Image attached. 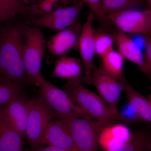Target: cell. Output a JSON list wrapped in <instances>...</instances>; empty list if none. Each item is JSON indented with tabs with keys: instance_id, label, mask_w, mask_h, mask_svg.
<instances>
[{
	"instance_id": "12",
	"label": "cell",
	"mask_w": 151,
	"mask_h": 151,
	"mask_svg": "<svg viewBox=\"0 0 151 151\" xmlns=\"http://www.w3.org/2000/svg\"><path fill=\"white\" fill-rule=\"evenodd\" d=\"M82 27L81 23L78 21L71 26L58 32L47 43L49 51L55 56H61L72 49L78 50Z\"/></svg>"
},
{
	"instance_id": "14",
	"label": "cell",
	"mask_w": 151,
	"mask_h": 151,
	"mask_svg": "<svg viewBox=\"0 0 151 151\" xmlns=\"http://www.w3.org/2000/svg\"><path fill=\"white\" fill-rule=\"evenodd\" d=\"M115 34V43L118 51L124 58L137 65L140 70L150 78V72L145 56L134 40L119 30Z\"/></svg>"
},
{
	"instance_id": "22",
	"label": "cell",
	"mask_w": 151,
	"mask_h": 151,
	"mask_svg": "<svg viewBox=\"0 0 151 151\" xmlns=\"http://www.w3.org/2000/svg\"><path fill=\"white\" fill-rule=\"evenodd\" d=\"M150 141L148 135L145 133L138 132L132 134L127 142L108 151H143L146 150Z\"/></svg>"
},
{
	"instance_id": "24",
	"label": "cell",
	"mask_w": 151,
	"mask_h": 151,
	"mask_svg": "<svg viewBox=\"0 0 151 151\" xmlns=\"http://www.w3.org/2000/svg\"><path fill=\"white\" fill-rule=\"evenodd\" d=\"M22 86L0 81V106L22 96Z\"/></svg>"
},
{
	"instance_id": "3",
	"label": "cell",
	"mask_w": 151,
	"mask_h": 151,
	"mask_svg": "<svg viewBox=\"0 0 151 151\" xmlns=\"http://www.w3.org/2000/svg\"><path fill=\"white\" fill-rule=\"evenodd\" d=\"M24 41L23 58L28 82L37 86L42 75V58L45 47V37L40 28L23 26Z\"/></svg>"
},
{
	"instance_id": "18",
	"label": "cell",
	"mask_w": 151,
	"mask_h": 151,
	"mask_svg": "<svg viewBox=\"0 0 151 151\" xmlns=\"http://www.w3.org/2000/svg\"><path fill=\"white\" fill-rule=\"evenodd\" d=\"M22 137L14 130L0 123V151H23Z\"/></svg>"
},
{
	"instance_id": "4",
	"label": "cell",
	"mask_w": 151,
	"mask_h": 151,
	"mask_svg": "<svg viewBox=\"0 0 151 151\" xmlns=\"http://www.w3.org/2000/svg\"><path fill=\"white\" fill-rule=\"evenodd\" d=\"M37 86L39 87L40 97L60 119L91 117L80 106L76 105L75 102L67 92L54 86L43 77L40 79Z\"/></svg>"
},
{
	"instance_id": "17",
	"label": "cell",
	"mask_w": 151,
	"mask_h": 151,
	"mask_svg": "<svg viewBox=\"0 0 151 151\" xmlns=\"http://www.w3.org/2000/svg\"><path fill=\"white\" fill-rule=\"evenodd\" d=\"M84 73L81 60L65 54L56 60L51 77L69 80L80 78Z\"/></svg>"
},
{
	"instance_id": "30",
	"label": "cell",
	"mask_w": 151,
	"mask_h": 151,
	"mask_svg": "<svg viewBox=\"0 0 151 151\" xmlns=\"http://www.w3.org/2000/svg\"><path fill=\"white\" fill-rule=\"evenodd\" d=\"M25 151H71L66 149L53 147V146H47L43 148H39L35 150H27Z\"/></svg>"
},
{
	"instance_id": "13",
	"label": "cell",
	"mask_w": 151,
	"mask_h": 151,
	"mask_svg": "<svg viewBox=\"0 0 151 151\" xmlns=\"http://www.w3.org/2000/svg\"><path fill=\"white\" fill-rule=\"evenodd\" d=\"M42 145L58 147L71 151H78L66 119H58L51 122L44 135Z\"/></svg>"
},
{
	"instance_id": "19",
	"label": "cell",
	"mask_w": 151,
	"mask_h": 151,
	"mask_svg": "<svg viewBox=\"0 0 151 151\" xmlns=\"http://www.w3.org/2000/svg\"><path fill=\"white\" fill-rule=\"evenodd\" d=\"M0 9L14 14L20 15L35 19L43 13L37 6H29L25 4L22 0H0Z\"/></svg>"
},
{
	"instance_id": "34",
	"label": "cell",
	"mask_w": 151,
	"mask_h": 151,
	"mask_svg": "<svg viewBox=\"0 0 151 151\" xmlns=\"http://www.w3.org/2000/svg\"><path fill=\"white\" fill-rule=\"evenodd\" d=\"M148 1L149 6H150V9H149L151 11V0H148Z\"/></svg>"
},
{
	"instance_id": "37",
	"label": "cell",
	"mask_w": 151,
	"mask_h": 151,
	"mask_svg": "<svg viewBox=\"0 0 151 151\" xmlns=\"http://www.w3.org/2000/svg\"><path fill=\"white\" fill-rule=\"evenodd\" d=\"M145 150H144V151H145Z\"/></svg>"
},
{
	"instance_id": "7",
	"label": "cell",
	"mask_w": 151,
	"mask_h": 151,
	"mask_svg": "<svg viewBox=\"0 0 151 151\" xmlns=\"http://www.w3.org/2000/svg\"><path fill=\"white\" fill-rule=\"evenodd\" d=\"M78 151H97L99 135L105 125L92 117L66 119Z\"/></svg>"
},
{
	"instance_id": "9",
	"label": "cell",
	"mask_w": 151,
	"mask_h": 151,
	"mask_svg": "<svg viewBox=\"0 0 151 151\" xmlns=\"http://www.w3.org/2000/svg\"><path fill=\"white\" fill-rule=\"evenodd\" d=\"M111 24L125 33L148 35L151 11L127 10L107 15Z\"/></svg>"
},
{
	"instance_id": "11",
	"label": "cell",
	"mask_w": 151,
	"mask_h": 151,
	"mask_svg": "<svg viewBox=\"0 0 151 151\" xmlns=\"http://www.w3.org/2000/svg\"><path fill=\"white\" fill-rule=\"evenodd\" d=\"M95 19L92 13L89 14L86 22L82 26L78 40V50L86 75L92 73L97 68L93 61L94 55L96 54L94 43L95 30L93 27V23Z\"/></svg>"
},
{
	"instance_id": "15",
	"label": "cell",
	"mask_w": 151,
	"mask_h": 151,
	"mask_svg": "<svg viewBox=\"0 0 151 151\" xmlns=\"http://www.w3.org/2000/svg\"><path fill=\"white\" fill-rule=\"evenodd\" d=\"M132 135L129 129L124 124H109L105 126L100 132L98 143L108 151L127 142Z\"/></svg>"
},
{
	"instance_id": "6",
	"label": "cell",
	"mask_w": 151,
	"mask_h": 151,
	"mask_svg": "<svg viewBox=\"0 0 151 151\" xmlns=\"http://www.w3.org/2000/svg\"><path fill=\"white\" fill-rule=\"evenodd\" d=\"M29 113L26 136L30 144L31 150L40 148L45 133L53 121V110L43 99L34 97L29 100Z\"/></svg>"
},
{
	"instance_id": "8",
	"label": "cell",
	"mask_w": 151,
	"mask_h": 151,
	"mask_svg": "<svg viewBox=\"0 0 151 151\" xmlns=\"http://www.w3.org/2000/svg\"><path fill=\"white\" fill-rule=\"evenodd\" d=\"M84 4L80 1L73 6L54 10L48 13L43 14L35 19L30 20L28 23L37 27L60 31L78 21Z\"/></svg>"
},
{
	"instance_id": "10",
	"label": "cell",
	"mask_w": 151,
	"mask_h": 151,
	"mask_svg": "<svg viewBox=\"0 0 151 151\" xmlns=\"http://www.w3.org/2000/svg\"><path fill=\"white\" fill-rule=\"evenodd\" d=\"M29 106V100L20 96L0 106V123L14 130L22 137L26 136Z\"/></svg>"
},
{
	"instance_id": "36",
	"label": "cell",
	"mask_w": 151,
	"mask_h": 151,
	"mask_svg": "<svg viewBox=\"0 0 151 151\" xmlns=\"http://www.w3.org/2000/svg\"><path fill=\"white\" fill-rule=\"evenodd\" d=\"M67 1V0H63V1Z\"/></svg>"
},
{
	"instance_id": "31",
	"label": "cell",
	"mask_w": 151,
	"mask_h": 151,
	"mask_svg": "<svg viewBox=\"0 0 151 151\" xmlns=\"http://www.w3.org/2000/svg\"><path fill=\"white\" fill-rule=\"evenodd\" d=\"M146 150H147L148 151H151V140L150 141L147 146Z\"/></svg>"
},
{
	"instance_id": "29",
	"label": "cell",
	"mask_w": 151,
	"mask_h": 151,
	"mask_svg": "<svg viewBox=\"0 0 151 151\" xmlns=\"http://www.w3.org/2000/svg\"><path fill=\"white\" fill-rule=\"evenodd\" d=\"M16 16L8 11L0 9V23L10 20Z\"/></svg>"
},
{
	"instance_id": "28",
	"label": "cell",
	"mask_w": 151,
	"mask_h": 151,
	"mask_svg": "<svg viewBox=\"0 0 151 151\" xmlns=\"http://www.w3.org/2000/svg\"><path fill=\"white\" fill-rule=\"evenodd\" d=\"M53 3L49 0H44L40 3L37 8L44 14L48 13L53 10Z\"/></svg>"
},
{
	"instance_id": "26",
	"label": "cell",
	"mask_w": 151,
	"mask_h": 151,
	"mask_svg": "<svg viewBox=\"0 0 151 151\" xmlns=\"http://www.w3.org/2000/svg\"><path fill=\"white\" fill-rule=\"evenodd\" d=\"M119 121L125 124H132L140 121L139 116L132 105L127 101L119 110Z\"/></svg>"
},
{
	"instance_id": "35",
	"label": "cell",
	"mask_w": 151,
	"mask_h": 151,
	"mask_svg": "<svg viewBox=\"0 0 151 151\" xmlns=\"http://www.w3.org/2000/svg\"><path fill=\"white\" fill-rule=\"evenodd\" d=\"M150 101L151 102V94L150 96Z\"/></svg>"
},
{
	"instance_id": "20",
	"label": "cell",
	"mask_w": 151,
	"mask_h": 151,
	"mask_svg": "<svg viewBox=\"0 0 151 151\" xmlns=\"http://www.w3.org/2000/svg\"><path fill=\"white\" fill-rule=\"evenodd\" d=\"M101 58V65L104 70L113 78L120 80L124 74V58L122 55L114 49Z\"/></svg>"
},
{
	"instance_id": "25",
	"label": "cell",
	"mask_w": 151,
	"mask_h": 151,
	"mask_svg": "<svg viewBox=\"0 0 151 151\" xmlns=\"http://www.w3.org/2000/svg\"><path fill=\"white\" fill-rule=\"evenodd\" d=\"M92 11L95 18L107 29H110L112 24L103 11L102 0H81Z\"/></svg>"
},
{
	"instance_id": "21",
	"label": "cell",
	"mask_w": 151,
	"mask_h": 151,
	"mask_svg": "<svg viewBox=\"0 0 151 151\" xmlns=\"http://www.w3.org/2000/svg\"><path fill=\"white\" fill-rule=\"evenodd\" d=\"M115 34H112L100 29L95 31V53L100 58L114 50Z\"/></svg>"
},
{
	"instance_id": "16",
	"label": "cell",
	"mask_w": 151,
	"mask_h": 151,
	"mask_svg": "<svg viewBox=\"0 0 151 151\" xmlns=\"http://www.w3.org/2000/svg\"><path fill=\"white\" fill-rule=\"evenodd\" d=\"M119 80L124 84L128 102L134 109L140 121L151 123V101L130 84L124 73Z\"/></svg>"
},
{
	"instance_id": "23",
	"label": "cell",
	"mask_w": 151,
	"mask_h": 151,
	"mask_svg": "<svg viewBox=\"0 0 151 151\" xmlns=\"http://www.w3.org/2000/svg\"><path fill=\"white\" fill-rule=\"evenodd\" d=\"M145 0H102L103 11L106 15L130 10L141 5Z\"/></svg>"
},
{
	"instance_id": "33",
	"label": "cell",
	"mask_w": 151,
	"mask_h": 151,
	"mask_svg": "<svg viewBox=\"0 0 151 151\" xmlns=\"http://www.w3.org/2000/svg\"><path fill=\"white\" fill-rule=\"evenodd\" d=\"M148 36L151 37V19L150 21V26H149Z\"/></svg>"
},
{
	"instance_id": "2",
	"label": "cell",
	"mask_w": 151,
	"mask_h": 151,
	"mask_svg": "<svg viewBox=\"0 0 151 151\" xmlns=\"http://www.w3.org/2000/svg\"><path fill=\"white\" fill-rule=\"evenodd\" d=\"M63 89L86 113L105 126L118 122L103 98L86 88L79 78L68 80Z\"/></svg>"
},
{
	"instance_id": "1",
	"label": "cell",
	"mask_w": 151,
	"mask_h": 151,
	"mask_svg": "<svg viewBox=\"0 0 151 151\" xmlns=\"http://www.w3.org/2000/svg\"><path fill=\"white\" fill-rule=\"evenodd\" d=\"M23 27L8 24L0 28V81L23 84L28 82L23 58Z\"/></svg>"
},
{
	"instance_id": "32",
	"label": "cell",
	"mask_w": 151,
	"mask_h": 151,
	"mask_svg": "<svg viewBox=\"0 0 151 151\" xmlns=\"http://www.w3.org/2000/svg\"><path fill=\"white\" fill-rule=\"evenodd\" d=\"M22 1L23 2V3H24L25 4L27 5L29 4L33 0H22Z\"/></svg>"
},
{
	"instance_id": "27",
	"label": "cell",
	"mask_w": 151,
	"mask_h": 151,
	"mask_svg": "<svg viewBox=\"0 0 151 151\" xmlns=\"http://www.w3.org/2000/svg\"><path fill=\"white\" fill-rule=\"evenodd\" d=\"M143 42L145 48V52L144 56L150 72L149 78L151 79V37L144 35Z\"/></svg>"
},
{
	"instance_id": "5",
	"label": "cell",
	"mask_w": 151,
	"mask_h": 151,
	"mask_svg": "<svg viewBox=\"0 0 151 151\" xmlns=\"http://www.w3.org/2000/svg\"><path fill=\"white\" fill-rule=\"evenodd\" d=\"M79 79L83 84L95 86L119 122L118 106L122 92L124 91L123 83L109 75L101 65L92 73L81 76Z\"/></svg>"
}]
</instances>
